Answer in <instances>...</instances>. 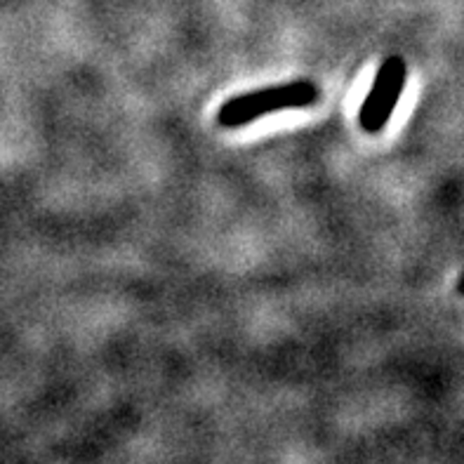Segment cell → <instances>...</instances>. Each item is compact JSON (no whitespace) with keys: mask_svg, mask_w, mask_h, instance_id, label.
Masks as SVG:
<instances>
[{"mask_svg":"<svg viewBox=\"0 0 464 464\" xmlns=\"http://www.w3.org/2000/svg\"><path fill=\"white\" fill-rule=\"evenodd\" d=\"M318 100V88L312 81H293L271 88L253 90V92L236 94L224 102L218 111V123L222 128H243L259 118L285 109H304Z\"/></svg>","mask_w":464,"mask_h":464,"instance_id":"obj_1","label":"cell"},{"mask_svg":"<svg viewBox=\"0 0 464 464\" xmlns=\"http://www.w3.org/2000/svg\"><path fill=\"white\" fill-rule=\"evenodd\" d=\"M406 81L408 66L403 57L392 54V57L384 59V64L377 69L371 92H368L359 111V125L365 132L377 135V132H382L387 128L389 118L394 113L403 90H406Z\"/></svg>","mask_w":464,"mask_h":464,"instance_id":"obj_2","label":"cell"}]
</instances>
